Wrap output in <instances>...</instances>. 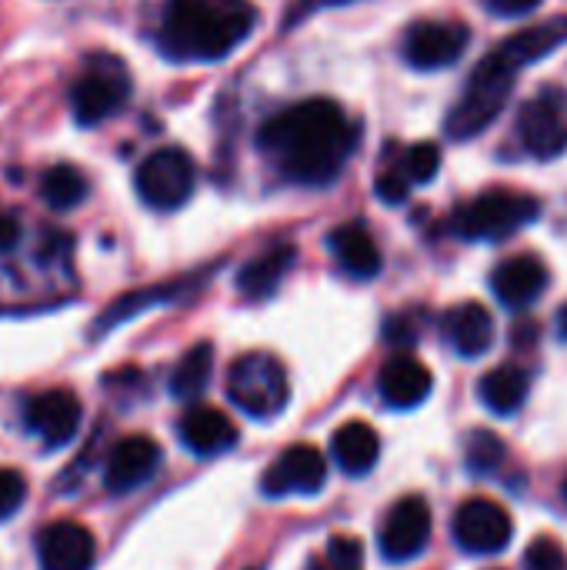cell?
<instances>
[{"mask_svg": "<svg viewBox=\"0 0 567 570\" xmlns=\"http://www.w3.org/2000/svg\"><path fill=\"white\" fill-rule=\"evenodd\" d=\"M358 134L348 114L324 97L294 104L257 130L261 154L277 167V174L297 187H328L341 177L348 157L354 154Z\"/></svg>", "mask_w": 567, "mask_h": 570, "instance_id": "cell-1", "label": "cell"}, {"mask_svg": "<svg viewBox=\"0 0 567 570\" xmlns=\"http://www.w3.org/2000/svg\"><path fill=\"white\" fill-rule=\"evenodd\" d=\"M257 23L251 0H167L157 47L177 63L224 60Z\"/></svg>", "mask_w": 567, "mask_h": 570, "instance_id": "cell-2", "label": "cell"}, {"mask_svg": "<svg viewBox=\"0 0 567 570\" xmlns=\"http://www.w3.org/2000/svg\"><path fill=\"white\" fill-rule=\"evenodd\" d=\"M515 67L498 53L491 50L471 73L465 94L458 97V104L451 107L448 120H444V130L451 140H471L478 137L485 127L495 124V117L505 110L508 97H511V87H515Z\"/></svg>", "mask_w": 567, "mask_h": 570, "instance_id": "cell-3", "label": "cell"}, {"mask_svg": "<svg viewBox=\"0 0 567 570\" xmlns=\"http://www.w3.org/2000/svg\"><path fill=\"white\" fill-rule=\"evenodd\" d=\"M227 397L254 421H274L291 401V381L274 354L251 351L227 371Z\"/></svg>", "mask_w": 567, "mask_h": 570, "instance_id": "cell-4", "label": "cell"}, {"mask_svg": "<svg viewBox=\"0 0 567 570\" xmlns=\"http://www.w3.org/2000/svg\"><path fill=\"white\" fill-rule=\"evenodd\" d=\"M541 214L538 197L518 194V190H485L471 204L458 207L451 230L465 240H505L518 234L521 227L535 224Z\"/></svg>", "mask_w": 567, "mask_h": 570, "instance_id": "cell-5", "label": "cell"}, {"mask_svg": "<svg viewBox=\"0 0 567 570\" xmlns=\"http://www.w3.org/2000/svg\"><path fill=\"white\" fill-rule=\"evenodd\" d=\"M127 97H130V73L124 60L114 53H94L70 87L74 120L80 127H97L107 117H114L127 104Z\"/></svg>", "mask_w": 567, "mask_h": 570, "instance_id": "cell-6", "label": "cell"}, {"mask_svg": "<svg viewBox=\"0 0 567 570\" xmlns=\"http://www.w3.org/2000/svg\"><path fill=\"white\" fill-rule=\"evenodd\" d=\"M137 197L154 210H177L194 197L197 167L194 157L180 147H160L147 154L134 174Z\"/></svg>", "mask_w": 567, "mask_h": 570, "instance_id": "cell-7", "label": "cell"}, {"mask_svg": "<svg viewBox=\"0 0 567 570\" xmlns=\"http://www.w3.org/2000/svg\"><path fill=\"white\" fill-rule=\"evenodd\" d=\"M518 140L538 157L551 160L567 150V97L565 90H541L518 114Z\"/></svg>", "mask_w": 567, "mask_h": 570, "instance_id": "cell-8", "label": "cell"}, {"mask_svg": "<svg viewBox=\"0 0 567 570\" xmlns=\"http://www.w3.org/2000/svg\"><path fill=\"white\" fill-rule=\"evenodd\" d=\"M328 484V461L317 448L311 444H294L287 448L261 478L264 498H314Z\"/></svg>", "mask_w": 567, "mask_h": 570, "instance_id": "cell-9", "label": "cell"}, {"mask_svg": "<svg viewBox=\"0 0 567 570\" xmlns=\"http://www.w3.org/2000/svg\"><path fill=\"white\" fill-rule=\"evenodd\" d=\"M431 541V508L424 498L411 494V498H401L384 524H381V534H378V548L384 554V561L391 564H408L414 558L424 554Z\"/></svg>", "mask_w": 567, "mask_h": 570, "instance_id": "cell-10", "label": "cell"}, {"mask_svg": "<svg viewBox=\"0 0 567 570\" xmlns=\"http://www.w3.org/2000/svg\"><path fill=\"white\" fill-rule=\"evenodd\" d=\"M515 538L511 514L488 498H471L454 514V541L468 554H501Z\"/></svg>", "mask_w": 567, "mask_h": 570, "instance_id": "cell-11", "label": "cell"}, {"mask_svg": "<svg viewBox=\"0 0 567 570\" xmlns=\"http://www.w3.org/2000/svg\"><path fill=\"white\" fill-rule=\"evenodd\" d=\"M471 33L461 23L421 20L404 33V60L414 70H444L461 60Z\"/></svg>", "mask_w": 567, "mask_h": 570, "instance_id": "cell-12", "label": "cell"}, {"mask_svg": "<svg viewBox=\"0 0 567 570\" xmlns=\"http://www.w3.org/2000/svg\"><path fill=\"white\" fill-rule=\"evenodd\" d=\"M80 401L74 391L53 387L43 394H33L23 407V424L30 434L43 441V448H63L77 438L80 431Z\"/></svg>", "mask_w": 567, "mask_h": 570, "instance_id": "cell-13", "label": "cell"}, {"mask_svg": "<svg viewBox=\"0 0 567 570\" xmlns=\"http://www.w3.org/2000/svg\"><path fill=\"white\" fill-rule=\"evenodd\" d=\"M160 458L164 454H160L157 441H150L147 434H127V438H120L110 448L107 461H104V488L110 494H117V498L144 488L157 474Z\"/></svg>", "mask_w": 567, "mask_h": 570, "instance_id": "cell-14", "label": "cell"}, {"mask_svg": "<svg viewBox=\"0 0 567 570\" xmlns=\"http://www.w3.org/2000/svg\"><path fill=\"white\" fill-rule=\"evenodd\" d=\"M40 570H90L97 561L94 534L77 521H53L37 534Z\"/></svg>", "mask_w": 567, "mask_h": 570, "instance_id": "cell-15", "label": "cell"}, {"mask_svg": "<svg viewBox=\"0 0 567 570\" xmlns=\"http://www.w3.org/2000/svg\"><path fill=\"white\" fill-rule=\"evenodd\" d=\"M177 438L197 458H221L237 444V428L224 411L211 404H190L177 421Z\"/></svg>", "mask_w": 567, "mask_h": 570, "instance_id": "cell-16", "label": "cell"}, {"mask_svg": "<svg viewBox=\"0 0 567 570\" xmlns=\"http://www.w3.org/2000/svg\"><path fill=\"white\" fill-rule=\"evenodd\" d=\"M548 287V267L535 254H518L498 264L491 274V291L508 311H528Z\"/></svg>", "mask_w": 567, "mask_h": 570, "instance_id": "cell-17", "label": "cell"}, {"mask_svg": "<svg viewBox=\"0 0 567 570\" xmlns=\"http://www.w3.org/2000/svg\"><path fill=\"white\" fill-rule=\"evenodd\" d=\"M431 387H434V377L431 371L411 357V354H394L381 374H378V391H381V401L394 411H414L421 407L428 397H431Z\"/></svg>", "mask_w": 567, "mask_h": 570, "instance_id": "cell-18", "label": "cell"}, {"mask_svg": "<svg viewBox=\"0 0 567 570\" xmlns=\"http://www.w3.org/2000/svg\"><path fill=\"white\" fill-rule=\"evenodd\" d=\"M444 337L454 347V354L475 361L488 354L495 344V317L485 304H458L444 314Z\"/></svg>", "mask_w": 567, "mask_h": 570, "instance_id": "cell-19", "label": "cell"}, {"mask_svg": "<svg viewBox=\"0 0 567 570\" xmlns=\"http://www.w3.org/2000/svg\"><path fill=\"white\" fill-rule=\"evenodd\" d=\"M328 247L334 254V261L341 264V271L354 281H371L381 274V247L374 244L371 230L364 224H344L338 230H331Z\"/></svg>", "mask_w": 567, "mask_h": 570, "instance_id": "cell-20", "label": "cell"}, {"mask_svg": "<svg viewBox=\"0 0 567 570\" xmlns=\"http://www.w3.org/2000/svg\"><path fill=\"white\" fill-rule=\"evenodd\" d=\"M294 264H297V250L291 244L267 247L264 254H257L254 261H247L237 271V291L247 301H267L277 294V287L284 284V277L291 274Z\"/></svg>", "mask_w": 567, "mask_h": 570, "instance_id": "cell-21", "label": "cell"}, {"mask_svg": "<svg viewBox=\"0 0 567 570\" xmlns=\"http://www.w3.org/2000/svg\"><path fill=\"white\" fill-rule=\"evenodd\" d=\"M567 43V17H551L545 23H535V27H525L518 33H511L505 43H498L495 50L515 67H528V63H538L541 57H548L551 50L565 47Z\"/></svg>", "mask_w": 567, "mask_h": 570, "instance_id": "cell-22", "label": "cell"}, {"mask_svg": "<svg viewBox=\"0 0 567 570\" xmlns=\"http://www.w3.org/2000/svg\"><path fill=\"white\" fill-rule=\"evenodd\" d=\"M331 454L338 461V468L351 478H364L371 474V468L381 458V438L371 424L364 421H348L334 431L331 438Z\"/></svg>", "mask_w": 567, "mask_h": 570, "instance_id": "cell-23", "label": "cell"}, {"mask_svg": "<svg viewBox=\"0 0 567 570\" xmlns=\"http://www.w3.org/2000/svg\"><path fill=\"white\" fill-rule=\"evenodd\" d=\"M528 387H531V381H528V374H525L518 364H501V367H495V371H488V374L481 377L478 397H481V404H485L491 414L511 417V414H518L521 404L528 401Z\"/></svg>", "mask_w": 567, "mask_h": 570, "instance_id": "cell-24", "label": "cell"}, {"mask_svg": "<svg viewBox=\"0 0 567 570\" xmlns=\"http://www.w3.org/2000/svg\"><path fill=\"white\" fill-rule=\"evenodd\" d=\"M211 374H214V347L204 341V344L190 347L170 371V394L177 401H197L207 391Z\"/></svg>", "mask_w": 567, "mask_h": 570, "instance_id": "cell-25", "label": "cell"}, {"mask_svg": "<svg viewBox=\"0 0 567 570\" xmlns=\"http://www.w3.org/2000/svg\"><path fill=\"white\" fill-rule=\"evenodd\" d=\"M40 197L50 210H70L87 197V180L80 177L77 167L70 164H57L50 170H43L40 177Z\"/></svg>", "mask_w": 567, "mask_h": 570, "instance_id": "cell-26", "label": "cell"}, {"mask_svg": "<svg viewBox=\"0 0 567 570\" xmlns=\"http://www.w3.org/2000/svg\"><path fill=\"white\" fill-rule=\"evenodd\" d=\"M508 451H505V441L491 431H471L468 434V448H465V461L468 468L478 474V478H491L501 471Z\"/></svg>", "mask_w": 567, "mask_h": 570, "instance_id": "cell-27", "label": "cell"}, {"mask_svg": "<svg viewBox=\"0 0 567 570\" xmlns=\"http://www.w3.org/2000/svg\"><path fill=\"white\" fill-rule=\"evenodd\" d=\"M438 170H441V150L431 140L408 147L401 157V174L408 177V184H428L438 177Z\"/></svg>", "mask_w": 567, "mask_h": 570, "instance_id": "cell-28", "label": "cell"}, {"mask_svg": "<svg viewBox=\"0 0 567 570\" xmlns=\"http://www.w3.org/2000/svg\"><path fill=\"white\" fill-rule=\"evenodd\" d=\"M317 570H364V548L358 538H331Z\"/></svg>", "mask_w": 567, "mask_h": 570, "instance_id": "cell-29", "label": "cell"}, {"mask_svg": "<svg viewBox=\"0 0 567 570\" xmlns=\"http://www.w3.org/2000/svg\"><path fill=\"white\" fill-rule=\"evenodd\" d=\"M27 501V481L13 468H0V521L13 518Z\"/></svg>", "mask_w": 567, "mask_h": 570, "instance_id": "cell-30", "label": "cell"}, {"mask_svg": "<svg viewBox=\"0 0 567 570\" xmlns=\"http://www.w3.org/2000/svg\"><path fill=\"white\" fill-rule=\"evenodd\" d=\"M525 570H567V554L558 541L538 538L525 551Z\"/></svg>", "mask_w": 567, "mask_h": 570, "instance_id": "cell-31", "label": "cell"}, {"mask_svg": "<svg viewBox=\"0 0 567 570\" xmlns=\"http://www.w3.org/2000/svg\"><path fill=\"white\" fill-rule=\"evenodd\" d=\"M374 190H378V197H381L384 204H404L408 194H411V184H408V177H404L401 170H388V174L378 177Z\"/></svg>", "mask_w": 567, "mask_h": 570, "instance_id": "cell-32", "label": "cell"}, {"mask_svg": "<svg viewBox=\"0 0 567 570\" xmlns=\"http://www.w3.org/2000/svg\"><path fill=\"white\" fill-rule=\"evenodd\" d=\"M344 3H358V0H297V3L291 7L287 20H284V27H297V23L307 20L311 13L328 10V7H344Z\"/></svg>", "mask_w": 567, "mask_h": 570, "instance_id": "cell-33", "label": "cell"}, {"mask_svg": "<svg viewBox=\"0 0 567 570\" xmlns=\"http://www.w3.org/2000/svg\"><path fill=\"white\" fill-rule=\"evenodd\" d=\"M384 337H388L391 344L408 347V344H414V341H418V327H414L408 317H391V321H388V327H384Z\"/></svg>", "mask_w": 567, "mask_h": 570, "instance_id": "cell-34", "label": "cell"}, {"mask_svg": "<svg viewBox=\"0 0 567 570\" xmlns=\"http://www.w3.org/2000/svg\"><path fill=\"white\" fill-rule=\"evenodd\" d=\"M485 3H488V10L498 13V17H525V13H531L541 0H485Z\"/></svg>", "mask_w": 567, "mask_h": 570, "instance_id": "cell-35", "label": "cell"}, {"mask_svg": "<svg viewBox=\"0 0 567 570\" xmlns=\"http://www.w3.org/2000/svg\"><path fill=\"white\" fill-rule=\"evenodd\" d=\"M17 240H20V220H17L13 214L0 210V254L13 250Z\"/></svg>", "mask_w": 567, "mask_h": 570, "instance_id": "cell-36", "label": "cell"}, {"mask_svg": "<svg viewBox=\"0 0 567 570\" xmlns=\"http://www.w3.org/2000/svg\"><path fill=\"white\" fill-rule=\"evenodd\" d=\"M558 337L567 344V304L558 311Z\"/></svg>", "mask_w": 567, "mask_h": 570, "instance_id": "cell-37", "label": "cell"}, {"mask_svg": "<svg viewBox=\"0 0 567 570\" xmlns=\"http://www.w3.org/2000/svg\"><path fill=\"white\" fill-rule=\"evenodd\" d=\"M565 501H567V484H565Z\"/></svg>", "mask_w": 567, "mask_h": 570, "instance_id": "cell-38", "label": "cell"}]
</instances>
